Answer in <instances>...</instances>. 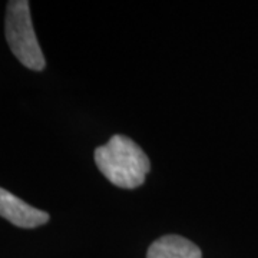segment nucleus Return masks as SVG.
Returning a JSON list of instances; mask_svg holds the SVG:
<instances>
[{
  "label": "nucleus",
  "mask_w": 258,
  "mask_h": 258,
  "mask_svg": "<svg viewBox=\"0 0 258 258\" xmlns=\"http://www.w3.org/2000/svg\"><path fill=\"white\" fill-rule=\"evenodd\" d=\"M95 162L109 182L123 189L141 186L151 171L147 154L125 135H113L108 144L96 148Z\"/></svg>",
  "instance_id": "f257e3e1"
},
{
  "label": "nucleus",
  "mask_w": 258,
  "mask_h": 258,
  "mask_svg": "<svg viewBox=\"0 0 258 258\" xmlns=\"http://www.w3.org/2000/svg\"><path fill=\"white\" fill-rule=\"evenodd\" d=\"M5 33L12 53L23 66L32 71H43L46 62L33 29L28 0H12L8 3Z\"/></svg>",
  "instance_id": "f03ea898"
},
{
  "label": "nucleus",
  "mask_w": 258,
  "mask_h": 258,
  "mask_svg": "<svg viewBox=\"0 0 258 258\" xmlns=\"http://www.w3.org/2000/svg\"><path fill=\"white\" fill-rule=\"evenodd\" d=\"M0 217L19 228H36L49 221V214L29 205L5 188H0Z\"/></svg>",
  "instance_id": "7ed1b4c3"
},
{
  "label": "nucleus",
  "mask_w": 258,
  "mask_h": 258,
  "mask_svg": "<svg viewBox=\"0 0 258 258\" xmlns=\"http://www.w3.org/2000/svg\"><path fill=\"white\" fill-rule=\"evenodd\" d=\"M147 258H203V252L192 241L169 234L151 244Z\"/></svg>",
  "instance_id": "20e7f679"
}]
</instances>
